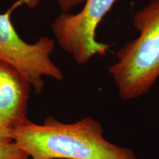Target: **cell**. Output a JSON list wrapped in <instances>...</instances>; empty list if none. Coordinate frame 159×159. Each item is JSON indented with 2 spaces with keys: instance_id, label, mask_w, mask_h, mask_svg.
Masks as SVG:
<instances>
[{
  "instance_id": "cell-1",
  "label": "cell",
  "mask_w": 159,
  "mask_h": 159,
  "mask_svg": "<svg viewBox=\"0 0 159 159\" xmlns=\"http://www.w3.org/2000/svg\"><path fill=\"white\" fill-rule=\"evenodd\" d=\"M11 138L31 159H137L133 150L107 140L102 124L91 116L73 123L53 117L42 124L29 120Z\"/></svg>"
},
{
  "instance_id": "cell-2",
  "label": "cell",
  "mask_w": 159,
  "mask_h": 159,
  "mask_svg": "<svg viewBox=\"0 0 159 159\" xmlns=\"http://www.w3.org/2000/svg\"><path fill=\"white\" fill-rule=\"evenodd\" d=\"M139 36L117 51L108 68L119 97L133 100L148 94L159 78V0H151L135 13Z\"/></svg>"
},
{
  "instance_id": "cell-3",
  "label": "cell",
  "mask_w": 159,
  "mask_h": 159,
  "mask_svg": "<svg viewBox=\"0 0 159 159\" xmlns=\"http://www.w3.org/2000/svg\"><path fill=\"white\" fill-rule=\"evenodd\" d=\"M27 3V0L16 2L5 13L0 14V61L22 75L37 94L44 88L43 77L62 80V71L52 61L55 41L42 36L35 43H28L20 38L11 21L13 11Z\"/></svg>"
},
{
  "instance_id": "cell-4",
  "label": "cell",
  "mask_w": 159,
  "mask_h": 159,
  "mask_svg": "<svg viewBox=\"0 0 159 159\" xmlns=\"http://www.w3.org/2000/svg\"><path fill=\"white\" fill-rule=\"evenodd\" d=\"M117 0H85L84 6L75 14L61 13L52 23L57 43L79 65H84L97 55H105L108 43L96 39L97 26Z\"/></svg>"
},
{
  "instance_id": "cell-5",
  "label": "cell",
  "mask_w": 159,
  "mask_h": 159,
  "mask_svg": "<svg viewBox=\"0 0 159 159\" xmlns=\"http://www.w3.org/2000/svg\"><path fill=\"white\" fill-rule=\"evenodd\" d=\"M31 87L22 75L0 61V119L11 135L30 120L27 105Z\"/></svg>"
},
{
  "instance_id": "cell-6",
  "label": "cell",
  "mask_w": 159,
  "mask_h": 159,
  "mask_svg": "<svg viewBox=\"0 0 159 159\" xmlns=\"http://www.w3.org/2000/svg\"><path fill=\"white\" fill-rule=\"evenodd\" d=\"M28 154L13 139L0 141V159H28Z\"/></svg>"
},
{
  "instance_id": "cell-7",
  "label": "cell",
  "mask_w": 159,
  "mask_h": 159,
  "mask_svg": "<svg viewBox=\"0 0 159 159\" xmlns=\"http://www.w3.org/2000/svg\"><path fill=\"white\" fill-rule=\"evenodd\" d=\"M41 0H27V5L30 7H35ZM62 13H69L71 9L83 3L85 0H57Z\"/></svg>"
},
{
  "instance_id": "cell-8",
  "label": "cell",
  "mask_w": 159,
  "mask_h": 159,
  "mask_svg": "<svg viewBox=\"0 0 159 159\" xmlns=\"http://www.w3.org/2000/svg\"><path fill=\"white\" fill-rule=\"evenodd\" d=\"M11 135L0 119V141L11 139Z\"/></svg>"
}]
</instances>
